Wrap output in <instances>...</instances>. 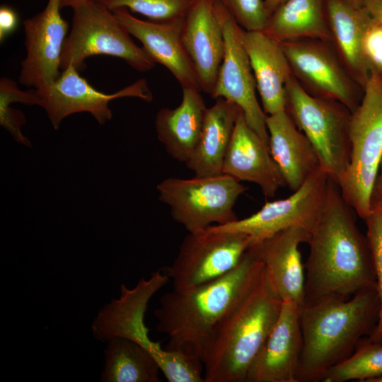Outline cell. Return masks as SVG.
<instances>
[{"instance_id": "d6a6232c", "label": "cell", "mask_w": 382, "mask_h": 382, "mask_svg": "<svg viewBox=\"0 0 382 382\" xmlns=\"http://www.w3.org/2000/svg\"><path fill=\"white\" fill-rule=\"evenodd\" d=\"M9 103L0 100V125L7 130L18 143L31 146L29 139L23 135L21 127L26 122L24 114L11 107Z\"/></svg>"}, {"instance_id": "e575fe53", "label": "cell", "mask_w": 382, "mask_h": 382, "mask_svg": "<svg viewBox=\"0 0 382 382\" xmlns=\"http://www.w3.org/2000/svg\"><path fill=\"white\" fill-rule=\"evenodd\" d=\"M371 207H382V159L371 191Z\"/></svg>"}, {"instance_id": "7a4b0ae2", "label": "cell", "mask_w": 382, "mask_h": 382, "mask_svg": "<svg viewBox=\"0 0 382 382\" xmlns=\"http://www.w3.org/2000/svg\"><path fill=\"white\" fill-rule=\"evenodd\" d=\"M264 269L254 245L226 274L192 287L173 289L163 295L154 316L156 330L168 337L163 349L201 360L213 330L250 292Z\"/></svg>"}, {"instance_id": "ac0fdd59", "label": "cell", "mask_w": 382, "mask_h": 382, "mask_svg": "<svg viewBox=\"0 0 382 382\" xmlns=\"http://www.w3.org/2000/svg\"><path fill=\"white\" fill-rule=\"evenodd\" d=\"M216 0H195L184 18L183 41L196 71L201 91L212 96L224 52Z\"/></svg>"}, {"instance_id": "7c38bea8", "label": "cell", "mask_w": 382, "mask_h": 382, "mask_svg": "<svg viewBox=\"0 0 382 382\" xmlns=\"http://www.w3.org/2000/svg\"><path fill=\"white\" fill-rule=\"evenodd\" d=\"M254 245L248 235L213 231L189 233L183 239L167 274L174 289L197 286L232 270L248 248Z\"/></svg>"}, {"instance_id": "cb8c5ba5", "label": "cell", "mask_w": 382, "mask_h": 382, "mask_svg": "<svg viewBox=\"0 0 382 382\" xmlns=\"http://www.w3.org/2000/svg\"><path fill=\"white\" fill-rule=\"evenodd\" d=\"M241 111L239 106L224 98L216 99L207 108L199 139L185 163L195 176L223 173L225 156Z\"/></svg>"}, {"instance_id": "3957f363", "label": "cell", "mask_w": 382, "mask_h": 382, "mask_svg": "<svg viewBox=\"0 0 382 382\" xmlns=\"http://www.w3.org/2000/svg\"><path fill=\"white\" fill-rule=\"evenodd\" d=\"M380 310L376 287L349 299H329L301 308L302 350L297 382L322 381L349 358L359 342L375 329Z\"/></svg>"}, {"instance_id": "ba28073f", "label": "cell", "mask_w": 382, "mask_h": 382, "mask_svg": "<svg viewBox=\"0 0 382 382\" xmlns=\"http://www.w3.org/2000/svg\"><path fill=\"white\" fill-rule=\"evenodd\" d=\"M72 9L71 30L61 55V71L69 65L83 70L85 60L95 55L118 57L141 72L154 67L155 63L142 47L134 42L112 11L100 1H84Z\"/></svg>"}, {"instance_id": "74e56055", "label": "cell", "mask_w": 382, "mask_h": 382, "mask_svg": "<svg viewBox=\"0 0 382 382\" xmlns=\"http://www.w3.org/2000/svg\"><path fill=\"white\" fill-rule=\"evenodd\" d=\"M88 1H93V0H60V6L61 8H65V7H71Z\"/></svg>"}, {"instance_id": "484cf974", "label": "cell", "mask_w": 382, "mask_h": 382, "mask_svg": "<svg viewBox=\"0 0 382 382\" xmlns=\"http://www.w3.org/2000/svg\"><path fill=\"white\" fill-rule=\"evenodd\" d=\"M262 32L278 42L330 41L326 0H286L268 17Z\"/></svg>"}, {"instance_id": "ab89813d", "label": "cell", "mask_w": 382, "mask_h": 382, "mask_svg": "<svg viewBox=\"0 0 382 382\" xmlns=\"http://www.w3.org/2000/svg\"><path fill=\"white\" fill-rule=\"evenodd\" d=\"M371 382H382V376L373 379Z\"/></svg>"}, {"instance_id": "277c9868", "label": "cell", "mask_w": 382, "mask_h": 382, "mask_svg": "<svg viewBox=\"0 0 382 382\" xmlns=\"http://www.w3.org/2000/svg\"><path fill=\"white\" fill-rule=\"evenodd\" d=\"M265 270L253 289L210 334L201 361L204 382H245L248 369L282 306Z\"/></svg>"}, {"instance_id": "8d00e7d4", "label": "cell", "mask_w": 382, "mask_h": 382, "mask_svg": "<svg viewBox=\"0 0 382 382\" xmlns=\"http://www.w3.org/2000/svg\"><path fill=\"white\" fill-rule=\"evenodd\" d=\"M286 0H264L265 7L268 17Z\"/></svg>"}, {"instance_id": "d590c367", "label": "cell", "mask_w": 382, "mask_h": 382, "mask_svg": "<svg viewBox=\"0 0 382 382\" xmlns=\"http://www.w3.org/2000/svg\"><path fill=\"white\" fill-rule=\"evenodd\" d=\"M363 6L371 16L382 21V0H364Z\"/></svg>"}, {"instance_id": "4fadbf2b", "label": "cell", "mask_w": 382, "mask_h": 382, "mask_svg": "<svg viewBox=\"0 0 382 382\" xmlns=\"http://www.w3.org/2000/svg\"><path fill=\"white\" fill-rule=\"evenodd\" d=\"M215 9L223 30L224 52L211 96L239 106L248 125L269 146L267 115L256 96L255 78L243 42L244 29L217 0Z\"/></svg>"}, {"instance_id": "52a82bcc", "label": "cell", "mask_w": 382, "mask_h": 382, "mask_svg": "<svg viewBox=\"0 0 382 382\" xmlns=\"http://www.w3.org/2000/svg\"><path fill=\"white\" fill-rule=\"evenodd\" d=\"M285 90L286 111L313 145L320 166L337 183L350 161L352 111L335 100L308 94L292 74Z\"/></svg>"}, {"instance_id": "e0dca14e", "label": "cell", "mask_w": 382, "mask_h": 382, "mask_svg": "<svg viewBox=\"0 0 382 382\" xmlns=\"http://www.w3.org/2000/svg\"><path fill=\"white\" fill-rule=\"evenodd\" d=\"M115 16L156 64L165 66L182 88L201 91L196 71L185 50L182 33L184 18L154 21L141 20L125 8L112 11Z\"/></svg>"}, {"instance_id": "6da1fadb", "label": "cell", "mask_w": 382, "mask_h": 382, "mask_svg": "<svg viewBox=\"0 0 382 382\" xmlns=\"http://www.w3.org/2000/svg\"><path fill=\"white\" fill-rule=\"evenodd\" d=\"M354 214L331 178L324 209L307 243L303 306L329 299H349L376 287L369 242Z\"/></svg>"}, {"instance_id": "603a6c76", "label": "cell", "mask_w": 382, "mask_h": 382, "mask_svg": "<svg viewBox=\"0 0 382 382\" xmlns=\"http://www.w3.org/2000/svg\"><path fill=\"white\" fill-rule=\"evenodd\" d=\"M182 88L180 104L175 108L159 110L154 125L157 137L166 152L185 163L199 139L207 108L200 90Z\"/></svg>"}, {"instance_id": "9c48e42d", "label": "cell", "mask_w": 382, "mask_h": 382, "mask_svg": "<svg viewBox=\"0 0 382 382\" xmlns=\"http://www.w3.org/2000/svg\"><path fill=\"white\" fill-rule=\"evenodd\" d=\"M159 200L170 207L174 221L189 233L238 219L233 210L247 187L222 173L192 178H168L156 186ZM214 226V225H213Z\"/></svg>"}, {"instance_id": "4dcf8cb0", "label": "cell", "mask_w": 382, "mask_h": 382, "mask_svg": "<svg viewBox=\"0 0 382 382\" xmlns=\"http://www.w3.org/2000/svg\"><path fill=\"white\" fill-rule=\"evenodd\" d=\"M246 31H262L267 23L264 0H217Z\"/></svg>"}, {"instance_id": "d6986e66", "label": "cell", "mask_w": 382, "mask_h": 382, "mask_svg": "<svg viewBox=\"0 0 382 382\" xmlns=\"http://www.w3.org/2000/svg\"><path fill=\"white\" fill-rule=\"evenodd\" d=\"M223 173L240 182L256 184L266 198L273 197L279 188L286 186L269 146L248 125L243 111L225 156Z\"/></svg>"}, {"instance_id": "7402d4cb", "label": "cell", "mask_w": 382, "mask_h": 382, "mask_svg": "<svg viewBox=\"0 0 382 382\" xmlns=\"http://www.w3.org/2000/svg\"><path fill=\"white\" fill-rule=\"evenodd\" d=\"M243 42L265 113L270 115L285 110V86L292 74L280 43L262 31L245 30Z\"/></svg>"}, {"instance_id": "d4e9b609", "label": "cell", "mask_w": 382, "mask_h": 382, "mask_svg": "<svg viewBox=\"0 0 382 382\" xmlns=\"http://www.w3.org/2000/svg\"><path fill=\"white\" fill-rule=\"evenodd\" d=\"M326 6L330 42L349 73L364 88L370 74L362 58L361 45L369 13L364 6L346 0H326Z\"/></svg>"}, {"instance_id": "5bb4252c", "label": "cell", "mask_w": 382, "mask_h": 382, "mask_svg": "<svg viewBox=\"0 0 382 382\" xmlns=\"http://www.w3.org/2000/svg\"><path fill=\"white\" fill-rule=\"evenodd\" d=\"M36 91L40 97L39 106L45 110L55 129L65 117L79 112H88L99 124H105L112 117L109 103L117 98L134 97L146 102L152 100V93L144 79L108 94L93 87L73 65L62 70L52 85Z\"/></svg>"}, {"instance_id": "f35d334b", "label": "cell", "mask_w": 382, "mask_h": 382, "mask_svg": "<svg viewBox=\"0 0 382 382\" xmlns=\"http://www.w3.org/2000/svg\"><path fill=\"white\" fill-rule=\"evenodd\" d=\"M346 1L353 4L354 6H359V7L363 6L364 2V0H346Z\"/></svg>"}, {"instance_id": "8992f818", "label": "cell", "mask_w": 382, "mask_h": 382, "mask_svg": "<svg viewBox=\"0 0 382 382\" xmlns=\"http://www.w3.org/2000/svg\"><path fill=\"white\" fill-rule=\"evenodd\" d=\"M349 133L350 161L337 184L342 197L364 220L371 210V191L382 159V76L369 75L362 99L352 112Z\"/></svg>"}, {"instance_id": "4316f807", "label": "cell", "mask_w": 382, "mask_h": 382, "mask_svg": "<svg viewBox=\"0 0 382 382\" xmlns=\"http://www.w3.org/2000/svg\"><path fill=\"white\" fill-rule=\"evenodd\" d=\"M102 382H158L156 359L137 342L122 337L107 342Z\"/></svg>"}, {"instance_id": "2e32d148", "label": "cell", "mask_w": 382, "mask_h": 382, "mask_svg": "<svg viewBox=\"0 0 382 382\" xmlns=\"http://www.w3.org/2000/svg\"><path fill=\"white\" fill-rule=\"evenodd\" d=\"M301 308L283 301L276 323L248 369L245 382H297L303 345Z\"/></svg>"}, {"instance_id": "f546056e", "label": "cell", "mask_w": 382, "mask_h": 382, "mask_svg": "<svg viewBox=\"0 0 382 382\" xmlns=\"http://www.w3.org/2000/svg\"><path fill=\"white\" fill-rule=\"evenodd\" d=\"M376 279V289L380 300V310L376 326L366 340L382 343V207H371L364 219Z\"/></svg>"}, {"instance_id": "ffe728a7", "label": "cell", "mask_w": 382, "mask_h": 382, "mask_svg": "<svg viewBox=\"0 0 382 382\" xmlns=\"http://www.w3.org/2000/svg\"><path fill=\"white\" fill-rule=\"evenodd\" d=\"M310 232L301 226L284 229L255 244L271 282L282 301L301 307L304 300L305 269L299 245Z\"/></svg>"}, {"instance_id": "44dd1931", "label": "cell", "mask_w": 382, "mask_h": 382, "mask_svg": "<svg viewBox=\"0 0 382 382\" xmlns=\"http://www.w3.org/2000/svg\"><path fill=\"white\" fill-rule=\"evenodd\" d=\"M270 154L287 186L297 190L320 167L318 156L286 110L267 115Z\"/></svg>"}, {"instance_id": "836d02e7", "label": "cell", "mask_w": 382, "mask_h": 382, "mask_svg": "<svg viewBox=\"0 0 382 382\" xmlns=\"http://www.w3.org/2000/svg\"><path fill=\"white\" fill-rule=\"evenodd\" d=\"M18 18L16 11L9 6L0 8V41L2 42L18 25Z\"/></svg>"}, {"instance_id": "9a60e30c", "label": "cell", "mask_w": 382, "mask_h": 382, "mask_svg": "<svg viewBox=\"0 0 382 382\" xmlns=\"http://www.w3.org/2000/svg\"><path fill=\"white\" fill-rule=\"evenodd\" d=\"M60 9V0H48L41 12L23 21L26 56L18 77L21 85L42 90L59 76L61 55L69 30Z\"/></svg>"}, {"instance_id": "83f0119b", "label": "cell", "mask_w": 382, "mask_h": 382, "mask_svg": "<svg viewBox=\"0 0 382 382\" xmlns=\"http://www.w3.org/2000/svg\"><path fill=\"white\" fill-rule=\"evenodd\" d=\"M382 376V343L361 339L354 353L347 359L332 367L323 382H345L357 380L371 382Z\"/></svg>"}, {"instance_id": "8fae6325", "label": "cell", "mask_w": 382, "mask_h": 382, "mask_svg": "<svg viewBox=\"0 0 382 382\" xmlns=\"http://www.w3.org/2000/svg\"><path fill=\"white\" fill-rule=\"evenodd\" d=\"M291 74L308 94L335 100L352 112L364 88L349 73L330 41L301 39L279 42Z\"/></svg>"}, {"instance_id": "30bf717a", "label": "cell", "mask_w": 382, "mask_h": 382, "mask_svg": "<svg viewBox=\"0 0 382 382\" xmlns=\"http://www.w3.org/2000/svg\"><path fill=\"white\" fill-rule=\"evenodd\" d=\"M331 178L321 166L290 196L266 202L257 212L243 219L208 228L213 231L243 233L254 245L293 226L310 233L324 209Z\"/></svg>"}, {"instance_id": "1f68e13d", "label": "cell", "mask_w": 382, "mask_h": 382, "mask_svg": "<svg viewBox=\"0 0 382 382\" xmlns=\"http://www.w3.org/2000/svg\"><path fill=\"white\" fill-rule=\"evenodd\" d=\"M361 50L369 74L382 76V21L370 14L363 30Z\"/></svg>"}, {"instance_id": "f1b7e54d", "label": "cell", "mask_w": 382, "mask_h": 382, "mask_svg": "<svg viewBox=\"0 0 382 382\" xmlns=\"http://www.w3.org/2000/svg\"><path fill=\"white\" fill-rule=\"evenodd\" d=\"M113 11L125 8L154 21L184 18L195 0H97Z\"/></svg>"}, {"instance_id": "5b68a950", "label": "cell", "mask_w": 382, "mask_h": 382, "mask_svg": "<svg viewBox=\"0 0 382 382\" xmlns=\"http://www.w3.org/2000/svg\"><path fill=\"white\" fill-rule=\"evenodd\" d=\"M170 281L160 270L150 278H141L134 288L120 286V295L98 311L91 324L94 338L107 342L122 337L140 345L157 361L161 371L169 382H204L201 360L185 353L166 350L161 342H153L144 323V315L151 298Z\"/></svg>"}]
</instances>
